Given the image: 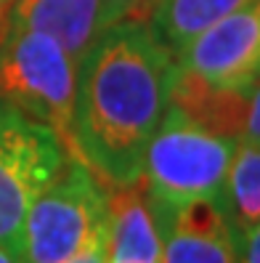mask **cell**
<instances>
[{
    "mask_svg": "<svg viewBox=\"0 0 260 263\" xmlns=\"http://www.w3.org/2000/svg\"><path fill=\"white\" fill-rule=\"evenodd\" d=\"M175 56L149 22L104 27L77 61L67 146L109 183L141 178L144 152L170 104Z\"/></svg>",
    "mask_w": 260,
    "mask_h": 263,
    "instance_id": "1",
    "label": "cell"
},
{
    "mask_svg": "<svg viewBox=\"0 0 260 263\" xmlns=\"http://www.w3.org/2000/svg\"><path fill=\"white\" fill-rule=\"evenodd\" d=\"M236 146L239 138L212 133L167 104L144 152L141 183L149 199L167 208L196 199L218 202Z\"/></svg>",
    "mask_w": 260,
    "mask_h": 263,
    "instance_id": "2",
    "label": "cell"
},
{
    "mask_svg": "<svg viewBox=\"0 0 260 263\" xmlns=\"http://www.w3.org/2000/svg\"><path fill=\"white\" fill-rule=\"evenodd\" d=\"M109 186L77 154L29 205L19 263H64L98 242L106 231Z\"/></svg>",
    "mask_w": 260,
    "mask_h": 263,
    "instance_id": "3",
    "label": "cell"
},
{
    "mask_svg": "<svg viewBox=\"0 0 260 263\" xmlns=\"http://www.w3.org/2000/svg\"><path fill=\"white\" fill-rule=\"evenodd\" d=\"M77 64L61 45L6 19L0 32V101L67 141Z\"/></svg>",
    "mask_w": 260,
    "mask_h": 263,
    "instance_id": "4",
    "label": "cell"
},
{
    "mask_svg": "<svg viewBox=\"0 0 260 263\" xmlns=\"http://www.w3.org/2000/svg\"><path fill=\"white\" fill-rule=\"evenodd\" d=\"M67 160V141L48 125L13 109L0 117V245L16 260L27 210Z\"/></svg>",
    "mask_w": 260,
    "mask_h": 263,
    "instance_id": "5",
    "label": "cell"
},
{
    "mask_svg": "<svg viewBox=\"0 0 260 263\" xmlns=\"http://www.w3.org/2000/svg\"><path fill=\"white\" fill-rule=\"evenodd\" d=\"M175 64L210 85L250 93L260 83V0L199 32L175 56Z\"/></svg>",
    "mask_w": 260,
    "mask_h": 263,
    "instance_id": "6",
    "label": "cell"
},
{
    "mask_svg": "<svg viewBox=\"0 0 260 263\" xmlns=\"http://www.w3.org/2000/svg\"><path fill=\"white\" fill-rule=\"evenodd\" d=\"M162 239V263H236L239 237L212 199L186 205H154Z\"/></svg>",
    "mask_w": 260,
    "mask_h": 263,
    "instance_id": "7",
    "label": "cell"
},
{
    "mask_svg": "<svg viewBox=\"0 0 260 263\" xmlns=\"http://www.w3.org/2000/svg\"><path fill=\"white\" fill-rule=\"evenodd\" d=\"M104 253L106 263H162V239L154 208L141 178L109 186Z\"/></svg>",
    "mask_w": 260,
    "mask_h": 263,
    "instance_id": "8",
    "label": "cell"
},
{
    "mask_svg": "<svg viewBox=\"0 0 260 263\" xmlns=\"http://www.w3.org/2000/svg\"><path fill=\"white\" fill-rule=\"evenodd\" d=\"M6 19L53 37L74 64L104 29L101 0H13Z\"/></svg>",
    "mask_w": 260,
    "mask_h": 263,
    "instance_id": "9",
    "label": "cell"
},
{
    "mask_svg": "<svg viewBox=\"0 0 260 263\" xmlns=\"http://www.w3.org/2000/svg\"><path fill=\"white\" fill-rule=\"evenodd\" d=\"M247 96L244 90H228L210 85L207 80L196 77L175 64L173 88H170V104L191 117L194 122L210 128L212 133L231 136L242 141L244 115H247Z\"/></svg>",
    "mask_w": 260,
    "mask_h": 263,
    "instance_id": "10",
    "label": "cell"
},
{
    "mask_svg": "<svg viewBox=\"0 0 260 263\" xmlns=\"http://www.w3.org/2000/svg\"><path fill=\"white\" fill-rule=\"evenodd\" d=\"M247 3L252 0H159L149 24L165 48L178 56L199 32Z\"/></svg>",
    "mask_w": 260,
    "mask_h": 263,
    "instance_id": "11",
    "label": "cell"
},
{
    "mask_svg": "<svg viewBox=\"0 0 260 263\" xmlns=\"http://www.w3.org/2000/svg\"><path fill=\"white\" fill-rule=\"evenodd\" d=\"M218 205L236 237L260 221V144L239 141Z\"/></svg>",
    "mask_w": 260,
    "mask_h": 263,
    "instance_id": "12",
    "label": "cell"
},
{
    "mask_svg": "<svg viewBox=\"0 0 260 263\" xmlns=\"http://www.w3.org/2000/svg\"><path fill=\"white\" fill-rule=\"evenodd\" d=\"M159 0H101V16L104 27L117 24V22H149L151 11Z\"/></svg>",
    "mask_w": 260,
    "mask_h": 263,
    "instance_id": "13",
    "label": "cell"
},
{
    "mask_svg": "<svg viewBox=\"0 0 260 263\" xmlns=\"http://www.w3.org/2000/svg\"><path fill=\"white\" fill-rule=\"evenodd\" d=\"M242 141L260 144V83L252 85L250 96H247V115H244Z\"/></svg>",
    "mask_w": 260,
    "mask_h": 263,
    "instance_id": "14",
    "label": "cell"
},
{
    "mask_svg": "<svg viewBox=\"0 0 260 263\" xmlns=\"http://www.w3.org/2000/svg\"><path fill=\"white\" fill-rule=\"evenodd\" d=\"M236 263H260V221L252 223L239 237V258Z\"/></svg>",
    "mask_w": 260,
    "mask_h": 263,
    "instance_id": "15",
    "label": "cell"
},
{
    "mask_svg": "<svg viewBox=\"0 0 260 263\" xmlns=\"http://www.w3.org/2000/svg\"><path fill=\"white\" fill-rule=\"evenodd\" d=\"M0 263H19V260H16V255H13L11 250H6V247L0 245Z\"/></svg>",
    "mask_w": 260,
    "mask_h": 263,
    "instance_id": "16",
    "label": "cell"
},
{
    "mask_svg": "<svg viewBox=\"0 0 260 263\" xmlns=\"http://www.w3.org/2000/svg\"><path fill=\"white\" fill-rule=\"evenodd\" d=\"M8 0H0V32H3V27H6V16H8Z\"/></svg>",
    "mask_w": 260,
    "mask_h": 263,
    "instance_id": "17",
    "label": "cell"
},
{
    "mask_svg": "<svg viewBox=\"0 0 260 263\" xmlns=\"http://www.w3.org/2000/svg\"><path fill=\"white\" fill-rule=\"evenodd\" d=\"M6 109H8V106H6L3 101H0V117H3V115H6Z\"/></svg>",
    "mask_w": 260,
    "mask_h": 263,
    "instance_id": "18",
    "label": "cell"
},
{
    "mask_svg": "<svg viewBox=\"0 0 260 263\" xmlns=\"http://www.w3.org/2000/svg\"><path fill=\"white\" fill-rule=\"evenodd\" d=\"M8 3H13V0H8Z\"/></svg>",
    "mask_w": 260,
    "mask_h": 263,
    "instance_id": "19",
    "label": "cell"
}]
</instances>
